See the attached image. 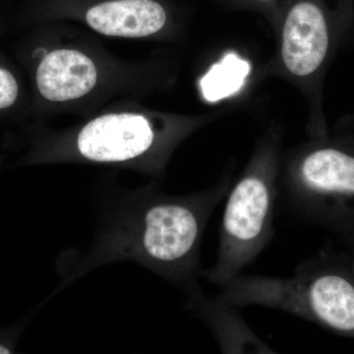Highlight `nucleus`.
<instances>
[{"mask_svg":"<svg viewBox=\"0 0 354 354\" xmlns=\"http://www.w3.org/2000/svg\"><path fill=\"white\" fill-rule=\"evenodd\" d=\"M106 185L92 244L55 293L100 266L120 261L143 266L185 292L199 285L203 237L232 187V167L191 194H167L157 179L135 189Z\"/></svg>","mask_w":354,"mask_h":354,"instance_id":"f257e3e1","label":"nucleus"},{"mask_svg":"<svg viewBox=\"0 0 354 354\" xmlns=\"http://www.w3.org/2000/svg\"><path fill=\"white\" fill-rule=\"evenodd\" d=\"M43 44L32 51L37 99L53 116H85L111 102L140 100L171 87L172 60L118 57L69 23L53 22Z\"/></svg>","mask_w":354,"mask_h":354,"instance_id":"f03ea898","label":"nucleus"},{"mask_svg":"<svg viewBox=\"0 0 354 354\" xmlns=\"http://www.w3.org/2000/svg\"><path fill=\"white\" fill-rule=\"evenodd\" d=\"M213 120L209 114L165 113L139 100H121L71 127L44 133L37 160L129 169L160 180L176 149Z\"/></svg>","mask_w":354,"mask_h":354,"instance_id":"7ed1b4c3","label":"nucleus"},{"mask_svg":"<svg viewBox=\"0 0 354 354\" xmlns=\"http://www.w3.org/2000/svg\"><path fill=\"white\" fill-rule=\"evenodd\" d=\"M234 308L278 309L354 337V272L346 252L321 251L290 277L239 274L216 298Z\"/></svg>","mask_w":354,"mask_h":354,"instance_id":"20e7f679","label":"nucleus"},{"mask_svg":"<svg viewBox=\"0 0 354 354\" xmlns=\"http://www.w3.org/2000/svg\"><path fill=\"white\" fill-rule=\"evenodd\" d=\"M279 203L310 225L353 234L354 134L326 132L281 152Z\"/></svg>","mask_w":354,"mask_h":354,"instance_id":"39448f33","label":"nucleus"},{"mask_svg":"<svg viewBox=\"0 0 354 354\" xmlns=\"http://www.w3.org/2000/svg\"><path fill=\"white\" fill-rule=\"evenodd\" d=\"M281 138L279 127L266 130L241 176L228 191L216 263L202 274L218 288L252 264L274 237Z\"/></svg>","mask_w":354,"mask_h":354,"instance_id":"423d86ee","label":"nucleus"},{"mask_svg":"<svg viewBox=\"0 0 354 354\" xmlns=\"http://www.w3.org/2000/svg\"><path fill=\"white\" fill-rule=\"evenodd\" d=\"M351 14V0H281L272 26L278 38L272 72L292 83L308 100L312 136L327 132L318 92Z\"/></svg>","mask_w":354,"mask_h":354,"instance_id":"0eeeda50","label":"nucleus"},{"mask_svg":"<svg viewBox=\"0 0 354 354\" xmlns=\"http://www.w3.org/2000/svg\"><path fill=\"white\" fill-rule=\"evenodd\" d=\"M44 22L85 26L106 38L174 41L186 27V14L174 0H39Z\"/></svg>","mask_w":354,"mask_h":354,"instance_id":"6e6552de","label":"nucleus"},{"mask_svg":"<svg viewBox=\"0 0 354 354\" xmlns=\"http://www.w3.org/2000/svg\"><path fill=\"white\" fill-rule=\"evenodd\" d=\"M186 306L204 322L214 335L223 353H276L239 315L237 308L211 299L198 285L186 291Z\"/></svg>","mask_w":354,"mask_h":354,"instance_id":"1a4fd4ad","label":"nucleus"},{"mask_svg":"<svg viewBox=\"0 0 354 354\" xmlns=\"http://www.w3.org/2000/svg\"><path fill=\"white\" fill-rule=\"evenodd\" d=\"M249 64L235 55H228L214 65L202 79L203 95L209 101H216L230 95L243 85Z\"/></svg>","mask_w":354,"mask_h":354,"instance_id":"9d476101","label":"nucleus"},{"mask_svg":"<svg viewBox=\"0 0 354 354\" xmlns=\"http://www.w3.org/2000/svg\"><path fill=\"white\" fill-rule=\"evenodd\" d=\"M221 3L239 10L251 11L264 16L270 25L276 19L281 0H220Z\"/></svg>","mask_w":354,"mask_h":354,"instance_id":"9b49d317","label":"nucleus"},{"mask_svg":"<svg viewBox=\"0 0 354 354\" xmlns=\"http://www.w3.org/2000/svg\"><path fill=\"white\" fill-rule=\"evenodd\" d=\"M20 95V86L10 70L0 65V111L15 106Z\"/></svg>","mask_w":354,"mask_h":354,"instance_id":"f8f14e48","label":"nucleus"},{"mask_svg":"<svg viewBox=\"0 0 354 354\" xmlns=\"http://www.w3.org/2000/svg\"><path fill=\"white\" fill-rule=\"evenodd\" d=\"M341 239L346 247V250L344 251V252L348 255L351 269H353L354 272V234L342 236L341 237Z\"/></svg>","mask_w":354,"mask_h":354,"instance_id":"ddd939ff","label":"nucleus"},{"mask_svg":"<svg viewBox=\"0 0 354 354\" xmlns=\"http://www.w3.org/2000/svg\"><path fill=\"white\" fill-rule=\"evenodd\" d=\"M0 353H10V351L6 346H0Z\"/></svg>","mask_w":354,"mask_h":354,"instance_id":"4468645a","label":"nucleus"}]
</instances>
